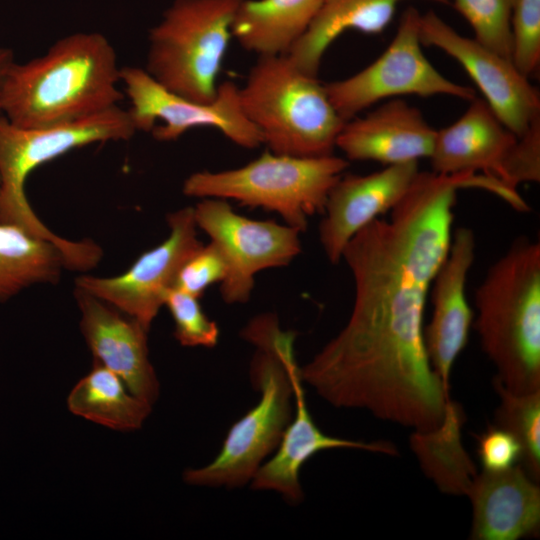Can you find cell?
Segmentation results:
<instances>
[{"label": "cell", "instance_id": "1", "mask_svg": "<svg viewBox=\"0 0 540 540\" xmlns=\"http://www.w3.org/2000/svg\"><path fill=\"white\" fill-rule=\"evenodd\" d=\"M463 175L419 171L403 199L355 234L342 258L355 287L342 330L301 368L303 382L337 408L429 431L451 398L424 342L433 278L452 238Z\"/></svg>", "mask_w": 540, "mask_h": 540}, {"label": "cell", "instance_id": "2", "mask_svg": "<svg viewBox=\"0 0 540 540\" xmlns=\"http://www.w3.org/2000/svg\"><path fill=\"white\" fill-rule=\"evenodd\" d=\"M121 67L108 38L77 32L57 40L41 56L10 69L1 114L24 128L83 119L118 106Z\"/></svg>", "mask_w": 540, "mask_h": 540}, {"label": "cell", "instance_id": "3", "mask_svg": "<svg viewBox=\"0 0 540 540\" xmlns=\"http://www.w3.org/2000/svg\"><path fill=\"white\" fill-rule=\"evenodd\" d=\"M241 336L256 347L250 378L260 399L230 427L210 463L184 472L183 479L190 485H245L274 452L292 418L293 374L299 368L296 334L282 330L275 314L263 313L248 322Z\"/></svg>", "mask_w": 540, "mask_h": 540}, {"label": "cell", "instance_id": "4", "mask_svg": "<svg viewBox=\"0 0 540 540\" xmlns=\"http://www.w3.org/2000/svg\"><path fill=\"white\" fill-rule=\"evenodd\" d=\"M477 331L495 378L509 391L540 390V244L517 238L475 292Z\"/></svg>", "mask_w": 540, "mask_h": 540}, {"label": "cell", "instance_id": "5", "mask_svg": "<svg viewBox=\"0 0 540 540\" xmlns=\"http://www.w3.org/2000/svg\"><path fill=\"white\" fill-rule=\"evenodd\" d=\"M137 132L128 110L119 105L72 122L24 128L0 114V223L11 224L55 245L66 266L83 271L92 266L97 246L90 240L62 238L47 228L25 194L29 174L74 149L107 141H126Z\"/></svg>", "mask_w": 540, "mask_h": 540}, {"label": "cell", "instance_id": "6", "mask_svg": "<svg viewBox=\"0 0 540 540\" xmlns=\"http://www.w3.org/2000/svg\"><path fill=\"white\" fill-rule=\"evenodd\" d=\"M239 96L246 117L271 152L297 157L333 154L345 121L318 77L304 73L287 55L258 57Z\"/></svg>", "mask_w": 540, "mask_h": 540}, {"label": "cell", "instance_id": "7", "mask_svg": "<svg viewBox=\"0 0 540 540\" xmlns=\"http://www.w3.org/2000/svg\"><path fill=\"white\" fill-rule=\"evenodd\" d=\"M348 166L346 158L333 154L297 157L268 151L239 168L195 172L182 191L277 212L285 224L302 232L309 216L323 214L329 191Z\"/></svg>", "mask_w": 540, "mask_h": 540}, {"label": "cell", "instance_id": "8", "mask_svg": "<svg viewBox=\"0 0 540 540\" xmlns=\"http://www.w3.org/2000/svg\"><path fill=\"white\" fill-rule=\"evenodd\" d=\"M242 1L174 0L149 30L144 70L170 92L212 101Z\"/></svg>", "mask_w": 540, "mask_h": 540}, {"label": "cell", "instance_id": "9", "mask_svg": "<svg viewBox=\"0 0 540 540\" xmlns=\"http://www.w3.org/2000/svg\"><path fill=\"white\" fill-rule=\"evenodd\" d=\"M421 13L406 8L386 50L371 64L345 79L326 83L328 97L346 122L381 100L402 95L476 98L472 88L441 74L422 51Z\"/></svg>", "mask_w": 540, "mask_h": 540}, {"label": "cell", "instance_id": "10", "mask_svg": "<svg viewBox=\"0 0 540 540\" xmlns=\"http://www.w3.org/2000/svg\"><path fill=\"white\" fill-rule=\"evenodd\" d=\"M120 79L137 132H151L155 140L169 142L188 130L209 127L242 148L263 144L262 134L243 111L239 86L232 81L219 84L212 101L199 102L165 89L144 68L121 67Z\"/></svg>", "mask_w": 540, "mask_h": 540}, {"label": "cell", "instance_id": "11", "mask_svg": "<svg viewBox=\"0 0 540 540\" xmlns=\"http://www.w3.org/2000/svg\"><path fill=\"white\" fill-rule=\"evenodd\" d=\"M193 209L197 227L225 258L220 294L227 304L247 303L258 272L287 266L301 252L298 229L239 215L225 199L203 198Z\"/></svg>", "mask_w": 540, "mask_h": 540}, {"label": "cell", "instance_id": "12", "mask_svg": "<svg viewBox=\"0 0 540 540\" xmlns=\"http://www.w3.org/2000/svg\"><path fill=\"white\" fill-rule=\"evenodd\" d=\"M167 223L168 237L141 254L123 274L79 276L75 287L109 303L149 331L180 268L203 244L197 237L193 207L169 213Z\"/></svg>", "mask_w": 540, "mask_h": 540}, {"label": "cell", "instance_id": "13", "mask_svg": "<svg viewBox=\"0 0 540 540\" xmlns=\"http://www.w3.org/2000/svg\"><path fill=\"white\" fill-rule=\"evenodd\" d=\"M422 45L436 47L467 72L502 123L517 137L540 120V96L511 60L461 35L436 12L421 14Z\"/></svg>", "mask_w": 540, "mask_h": 540}, {"label": "cell", "instance_id": "14", "mask_svg": "<svg viewBox=\"0 0 540 540\" xmlns=\"http://www.w3.org/2000/svg\"><path fill=\"white\" fill-rule=\"evenodd\" d=\"M419 171L414 161L386 165L365 175H342L337 180L329 191L318 228L330 263H339L351 238L403 199Z\"/></svg>", "mask_w": 540, "mask_h": 540}, {"label": "cell", "instance_id": "15", "mask_svg": "<svg viewBox=\"0 0 540 540\" xmlns=\"http://www.w3.org/2000/svg\"><path fill=\"white\" fill-rule=\"evenodd\" d=\"M475 248L473 230L457 228L430 286L433 309L431 319L424 327L425 348L434 372L448 392L454 362L467 344L473 323L466 282Z\"/></svg>", "mask_w": 540, "mask_h": 540}, {"label": "cell", "instance_id": "16", "mask_svg": "<svg viewBox=\"0 0 540 540\" xmlns=\"http://www.w3.org/2000/svg\"><path fill=\"white\" fill-rule=\"evenodd\" d=\"M80 328L94 362L117 374L129 391L154 404L159 382L149 359L146 330L137 320L109 303L75 287Z\"/></svg>", "mask_w": 540, "mask_h": 540}, {"label": "cell", "instance_id": "17", "mask_svg": "<svg viewBox=\"0 0 540 540\" xmlns=\"http://www.w3.org/2000/svg\"><path fill=\"white\" fill-rule=\"evenodd\" d=\"M436 131L417 107L392 98L365 116L346 121L336 147L347 160L385 166L418 162L431 155Z\"/></svg>", "mask_w": 540, "mask_h": 540}, {"label": "cell", "instance_id": "18", "mask_svg": "<svg viewBox=\"0 0 540 540\" xmlns=\"http://www.w3.org/2000/svg\"><path fill=\"white\" fill-rule=\"evenodd\" d=\"M295 415L287 425L271 458L261 464L251 480L255 490L274 491L290 503H299L303 490L299 474L302 466L316 453L329 449H356L389 456L398 454L390 441H357L333 437L314 422L307 406L301 368L293 374Z\"/></svg>", "mask_w": 540, "mask_h": 540}, {"label": "cell", "instance_id": "19", "mask_svg": "<svg viewBox=\"0 0 540 540\" xmlns=\"http://www.w3.org/2000/svg\"><path fill=\"white\" fill-rule=\"evenodd\" d=\"M518 463L506 470H483L466 496L472 506L470 538L517 540L540 527V488Z\"/></svg>", "mask_w": 540, "mask_h": 540}, {"label": "cell", "instance_id": "20", "mask_svg": "<svg viewBox=\"0 0 540 540\" xmlns=\"http://www.w3.org/2000/svg\"><path fill=\"white\" fill-rule=\"evenodd\" d=\"M517 138L484 99L474 98L459 119L436 131L431 171L447 176L482 172L502 187L496 176Z\"/></svg>", "mask_w": 540, "mask_h": 540}, {"label": "cell", "instance_id": "21", "mask_svg": "<svg viewBox=\"0 0 540 540\" xmlns=\"http://www.w3.org/2000/svg\"><path fill=\"white\" fill-rule=\"evenodd\" d=\"M405 0H323L304 35L287 56L304 73L318 76L329 46L344 32L382 33L392 21L397 6ZM442 5L451 0H428Z\"/></svg>", "mask_w": 540, "mask_h": 540}, {"label": "cell", "instance_id": "22", "mask_svg": "<svg viewBox=\"0 0 540 540\" xmlns=\"http://www.w3.org/2000/svg\"><path fill=\"white\" fill-rule=\"evenodd\" d=\"M323 0H243L232 36L258 57L287 55L304 35Z\"/></svg>", "mask_w": 540, "mask_h": 540}, {"label": "cell", "instance_id": "23", "mask_svg": "<svg viewBox=\"0 0 540 540\" xmlns=\"http://www.w3.org/2000/svg\"><path fill=\"white\" fill-rule=\"evenodd\" d=\"M463 423L462 407L450 398L442 423L433 430L413 431L409 440L423 472L442 492L458 496L467 495L478 474L461 441Z\"/></svg>", "mask_w": 540, "mask_h": 540}, {"label": "cell", "instance_id": "24", "mask_svg": "<svg viewBox=\"0 0 540 540\" xmlns=\"http://www.w3.org/2000/svg\"><path fill=\"white\" fill-rule=\"evenodd\" d=\"M67 405L73 414L119 431L139 429L152 406L132 394L117 374L96 362L73 387Z\"/></svg>", "mask_w": 540, "mask_h": 540}, {"label": "cell", "instance_id": "25", "mask_svg": "<svg viewBox=\"0 0 540 540\" xmlns=\"http://www.w3.org/2000/svg\"><path fill=\"white\" fill-rule=\"evenodd\" d=\"M63 268L65 258L55 245L0 223V303L33 285L56 283Z\"/></svg>", "mask_w": 540, "mask_h": 540}, {"label": "cell", "instance_id": "26", "mask_svg": "<svg viewBox=\"0 0 540 540\" xmlns=\"http://www.w3.org/2000/svg\"><path fill=\"white\" fill-rule=\"evenodd\" d=\"M499 403L493 425L511 433L522 449L520 464L537 482L540 479V390L514 393L494 377Z\"/></svg>", "mask_w": 540, "mask_h": 540}, {"label": "cell", "instance_id": "27", "mask_svg": "<svg viewBox=\"0 0 540 540\" xmlns=\"http://www.w3.org/2000/svg\"><path fill=\"white\" fill-rule=\"evenodd\" d=\"M516 1L451 0V3L469 23L478 42L511 60L510 23Z\"/></svg>", "mask_w": 540, "mask_h": 540}, {"label": "cell", "instance_id": "28", "mask_svg": "<svg viewBox=\"0 0 540 540\" xmlns=\"http://www.w3.org/2000/svg\"><path fill=\"white\" fill-rule=\"evenodd\" d=\"M166 306L174 321V336L183 346L214 347L219 339V327L203 311L199 298L175 287L164 297Z\"/></svg>", "mask_w": 540, "mask_h": 540}, {"label": "cell", "instance_id": "29", "mask_svg": "<svg viewBox=\"0 0 540 540\" xmlns=\"http://www.w3.org/2000/svg\"><path fill=\"white\" fill-rule=\"evenodd\" d=\"M511 61L526 77L540 63V0H517L511 23Z\"/></svg>", "mask_w": 540, "mask_h": 540}, {"label": "cell", "instance_id": "30", "mask_svg": "<svg viewBox=\"0 0 540 540\" xmlns=\"http://www.w3.org/2000/svg\"><path fill=\"white\" fill-rule=\"evenodd\" d=\"M496 181L511 195L519 184L540 181V120L536 121L506 155Z\"/></svg>", "mask_w": 540, "mask_h": 540}, {"label": "cell", "instance_id": "31", "mask_svg": "<svg viewBox=\"0 0 540 540\" xmlns=\"http://www.w3.org/2000/svg\"><path fill=\"white\" fill-rule=\"evenodd\" d=\"M227 273L225 258L216 244L209 242L196 250L180 268L174 287L200 298L214 283L222 282Z\"/></svg>", "mask_w": 540, "mask_h": 540}, {"label": "cell", "instance_id": "32", "mask_svg": "<svg viewBox=\"0 0 540 540\" xmlns=\"http://www.w3.org/2000/svg\"><path fill=\"white\" fill-rule=\"evenodd\" d=\"M477 454L483 470H506L521 460L522 449L508 431L491 425L477 437Z\"/></svg>", "mask_w": 540, "mask_h": 540}, {"label": "cell", "instance_id": "33", "mask_svg": "<svg viewBox=\"0 0 540 540\" xmlns=\"http://www.w3.org/2000/svg\"><path fill=\"white\" fill-rule=\"evenodd\" d=\"M15 62L16 61L13 51L7 47L0 45V99L6 77Z\"/></svg>", "mask_w": 540, "mask_h": 540}, {"label": "cell", "instance_id": "34", "mask_svg": "<svg viewBox=\"0 0 540 540\" xmlns=\"http://www.w3.org/2000/svg\"><path fill=\"white\" fill-rule=\"evenodd\" d=\"M0 192H1V176H0Z\"/></svg>", "mask_w": 540, "mask_h": 540}]
</instances>
